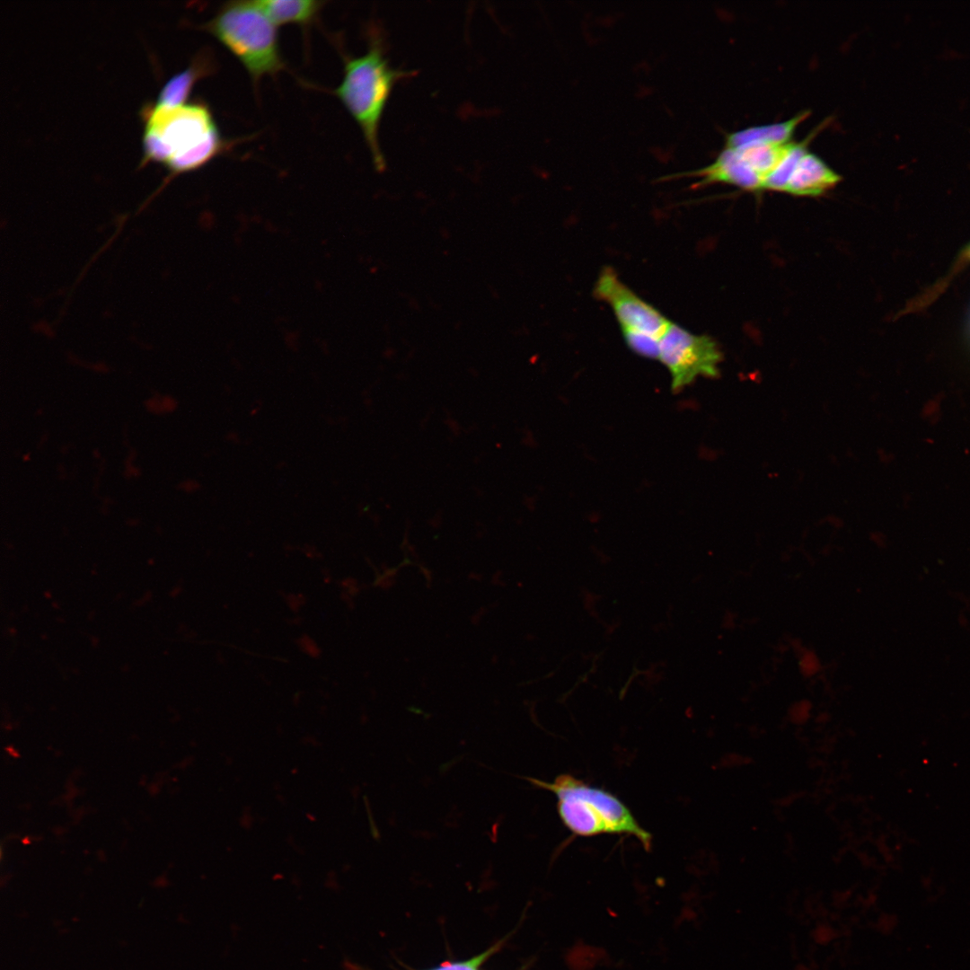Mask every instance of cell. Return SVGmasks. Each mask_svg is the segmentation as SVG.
I'll list each match as a JSON object with an SVG mask.
<instances>
[{
  "label": "cell",
  "instance_id": "8fae6325",
  "mask_svg": "<svg viewBox=\"0 0 970 970\" xmlns=\"http://www.w3.org/2000/svg\"><path fill=\"white\" fill-rule=\"evenodd\" d=\"M261 9L278 27L284 24L308 25L324 3L315 0H258Z\"/></svg>",
  "mask_w": 970,
  "mask_h": 970
},
{
  "label": "cell",
  "instance_id": "6da1fadb",
  "mask_svg": "<svg viewBox=\"0 0 970 970\" xmlns=\"http://www.w3.org/2000/svg\"><path fill=\"white\" fill-rule=\"evenodd\" d=\"M412 75L414 72L389 65L383 39L373 31L367 52L346 58L344 76L333 92L359 126L374 165L380 172L385 167L378 137L382 117L396 83Z\"/></svg>",
  "mask_w": 970,
  "mask_h": 970
},
{
  "label": "cell",
  "instance_id": "5bb4252c",
  "mask_svg": "<svg viewBox=\"0 0 970 970\" xmlns=\"http://www.w3.org/2000/svg\"><path fill=\"white\" fill-rule=\"evenodd\" d=\"M626 345L636 354L650 359H658L660 339L642 332L622 331Z\"/></svg>",
  "mask_w": 970,
  "mask_h": 970
},
{
  "label": "cell",
  "instance_id": "4fadbf2b",
  "mask_svg": "<svg viewBox=\"0 0 970 970\" xmlns=\"http://www.w3.org/2000/svg\"><path fill=\"white\" fill-rule=\"evenodd\" d=\"M807 152V141L792 143V146L785 157L763 180L762 190L784 192L797 164Z\"/></svg>",
  "mask_w": 970,
  "mask_h": 970
},
{
  "label": "cell",
  "instance_id": "7a4b0ae2",
  "mask_svg": "<svg viewBox=\"0 0 970 970\" xmlns=\"http://www.w3.org/2000/svg\"><path fill=\"white\" fill-rule=\"evenodd\" d=\"M533 785L552 792L561 822L574 834L633 836L648 851L650 833L638 823L627 806L613 793L589 785L570 774H560L551 782L525 778Z\"/></svg>",
  "mask_w": 970,
  "mask_h": 970
},
{
  "label": "cell",
  "instance_id": "9a60e30c",
  "mask_svg": "<svg viewBox=\"0 0 970 970\" xmlns=\"http://www.w3.org/2000/svg\"><path fill=\"white\" fill-rule=\"evenodd\" d=\"M494 950L495 948H492L472 959L462 962L444 963L431 970H479L480 966L493 953Z\"/></svg>",
  "mask_w": 970,
  "mask_h": 970
},
{
  "label": "cell",
  "instance_id": "30bf717a",
  "mask_svg": "<svg viewBox=\"0 0 970 970\" xmlns=\"http://www.w3.org/2000/svg\"><path fill=\"white\" fill-rule=\"evenodd\" d=\"M809 114L808 110H804L782 122L754 126L732 132L726 137L725 147L737 149L754 144L789 143L798 125Z\"/></svg>",
  "mask_w": 970,
  "mask_h": 970
},
{
  "label": "cell",
  "instance_id": "5b68a950",
  "mask_svg": "<svg viewBox=\"0 0 970 970\" xmlns=\"http://www.w3.org/2000/svg\"><path fill=\"white\" fill-rule=\"evenodd\" d=\"M658 359L669 371L671 389L676 392L699 376H718L722 353L711 337L670 322L660 337Z\"/></svg>",
  "mask_w": 970,
  "mask_h": 970
},
{
  "label": "cell",
  "instance_id": "ba28073f",
  "mask_svg": "<svg viewBox=\"0 0 970 970\" xmlns=\"http://www.w3.org/2000/svg\"><path fill=\"white\" fill-rule=\"evenodd\" d=\"M841 179L820 157L807 151L797 164L784 192L816 197L833 188Z\"/></svg>",
  "mask_w": 970,
  "mask_h": 970
},
{
  "label": "cell",
  "instance_id": "3957f363",
  "mask_svg": "<svg viewBox=\"0 0 970 970\" xmlns=\"http://www.w3.org/2000/svg\"><path fill=\"white\" fill-rule=\"evenodd\" d=\"M202 28L240 61L254 83L284 68L277 26L258 0L227 2Z\"/></svg>",
  "mask_w": 970,
  "mask_h": 970
},
{
  "label": "cell",
  "instance_id": "277c9868",
  "mask_svg": "<svg viewBox=\"0 0 970 970\" xmlns=\"http://www.w3.org/2000/svg\"><path fill=\"white\" fill-rule=\"evenodd\" d=\"M140 116L145 123L144 132L153 134L165 146L169 154L167 163L220 134L209 109L200 101L177 107L146 103Z\"/></svg>",
  "mask_w": 970,
  "mask_h": 970
},
{
  "label": "cell",
  "instance_id": "7c38bea8",
  "mask_svg": "<svg viewBox=\"0 0 970 970\" xmlns=\"http://www.w3.org/2000/svg\"><path fill=\"white\" fill-rule=\"evenodd\" d=\"M792 142L786 144H754L736 150L745 163L763 180L781 162Z\"/></svg>",
  "mask_w": 970,
  "mask_h": 970
},
{
  "label": "cell",
  "instance_id": "8992f818",
  "mask_svg": "<svg viewBox=\"0 0 970 970\" xmlns=\"http://www.w3.org/2000/svg\"><path fill=\"white\" fill-rule=\"evenodd\" d=\"M593 294L609 304L622 331L642 332L660 339L670 323L657 308L625 285L611 267L603 269Z\"/></svg>",
  "mask_w": 970,
  "mask_h": 970
},
{
  "label": "cell",
  "instance_id": "52a82bcc",
  "mask_svg": "<svg viewBox=\"0 0 970 970\" xmlns=\"http://www.w3.org/2000/svg\"><path fill=\"white\" fill-rule=\"evenodd\" d=\"M686 177L700 179L692 185L695 189L714 183H727L747 190H760L763 182V179L745 163L737 150L727 147L710 164L693 171L666 175L660 181Z\"/></svg>",
  "mask_w": 970,
  "mask_h": 970
},
{
  "label": "cell",
  "instance_id": "9c48e42d",
  "mask_svg": "<svg viewBox=\"0 0 970 970\" xmlns=\"http://www.w3.org/2000/svg\"><path fill=\"white\" fill-rule=\"evenodd\" d=\"M215 69L214 57L208 50L199 51L184 70L171 77L161 89L155 105L177 107L185 104L195 83Z\"/></svg>",
  "mask_w": 970,
  "mask_h": 970
}]
</instances>
